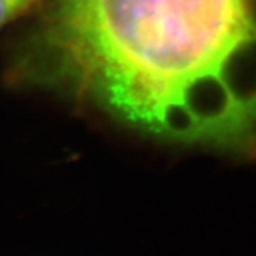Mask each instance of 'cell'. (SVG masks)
<instances>
[{"mask_svg": "<svg viewBox=\"0 0 256 256\" xmlns=\"http://www.w3.org/2000/svg\"><path fill=\"white\" fill-rule=\"evenodd\" d=\"M33 3L34 0H0V28L28 10Z\"/></svg>", "mask_w": 256, "mask_h": 256, "instance_id": "cell-2", "label": "cell"}, {"mask_svg": "<svg viewBox=\"0 0 256 256\" xmlns=\"http://www.w3.org/2000/svg\"><path fill=\"white\" fill-rule=\"evenodd\" d=\"M56 74L176 142L256 146V0H57Z\"/></svg>", "mask_w": 256, "mask_h": 256, "instance_id": "cell-1", "label": "cell"}]
</instances>
